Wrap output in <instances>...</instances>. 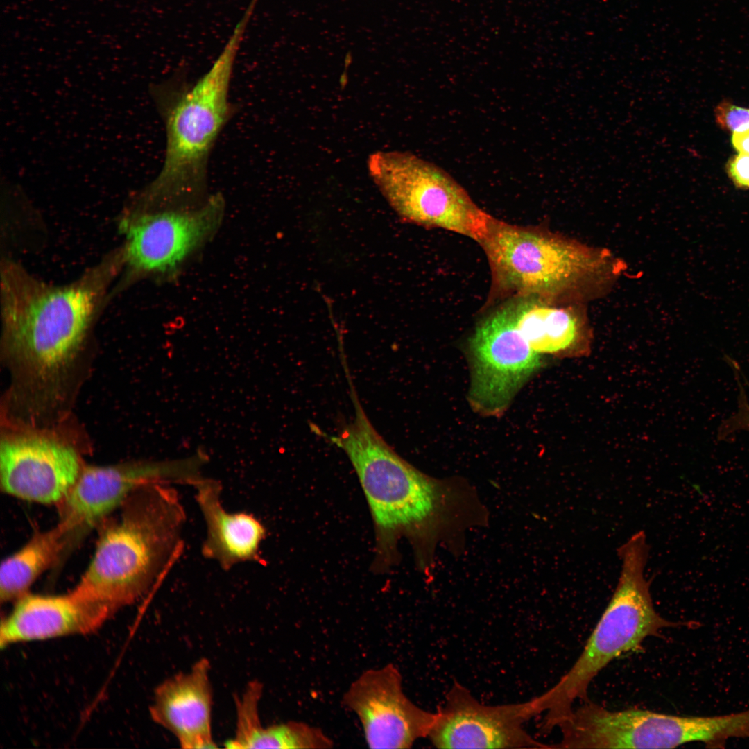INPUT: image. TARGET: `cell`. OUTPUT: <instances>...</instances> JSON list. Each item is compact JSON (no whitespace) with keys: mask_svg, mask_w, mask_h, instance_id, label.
I'll return each instance as SVG.
<instances>
[{"mask_svg":"<svg viewBox=\"0 0 749 749\" xmlns=\"http://www.w3.org/2000/svg\"><path fill=\"white\" fill-rule=\"evenodd\" d=\"M100 533L94 555L72 589L112 615L162 582L184 550L187 514L166 482L148 483L120 507Z\"/></svg>","mask_w":749,"mask_h":749,"instance_id":"cell-1","label":"cell"},{"mask_svg":"<svg viewBox=\"0 0 749 749\" xmlns=\"http://www.w3.org/2000/svg\"><path fill=\"white\" fill-rule=\"evenodd\" d=\"M537 716L532 700L487 705L465 687L455 682L427 738L438 748H551L535 739L525 729Z\"/></svg>","mask_w":749,"mask_h":749,"instance_id":"cell-9","label":"cell"},{"mask_svg":"<svg viewBox=\"0 0 749 749\" xmlns=\"http://www.w3.org/2000/svg\"><path fill=\"white\" fill-rule=\"evenodd\" d=\"M94 283L84 279L51 287L6 270V348L35 386L51 388L74 361L96 305L99 288Z\"/></svg>","mask_w":749,"mask_h":749,"instance_id":"cell-3","label":"cell"},{"mask_svg":"<svg viewBox=\"0 0 749 749\" xmlns=\"http://www.w3.org/2000/svg\"><path fill=\"white\" fill-rule=\"evenodd\" d=\"M210 671V662L200 658L189 671L166 678L155 689L150 716L183 749L217 748L212 732Z\"/></svg>","mask_w":749,"mask_h":749,"instance_id":"cell-14","label":"cell"},{"mask_svg":"<svg viewBox=\"0 0 749 749\" xmlns=\"http://www.w3.org/2000/svg\"><path fill=\"white\" fill-rule=\"evenodd\" d=\"M221 194L193 209L140 214L126 222L124 257L139 272L165 273L175 268L215 231L224 212Z\"/></svg>","mask_w":749,"mask_h":749,"instance_id":"cell-12","label":"cell"},{"mask_svg":"<svg viewBox=\"0 0 749 749\" xmlns=\"http://www.w3.org/2000/svg\"><path fill=\"white\" fill-rule=\"evenodd\" d=\"M252 15L244 12L216 60L194 84L160 95L166 153L159 175L144 191L146 201L173 204L204 191L211 150L230 116L231 78Z\"/></svg>","mask_w":749,"mask_h":749,"instance_id":"cell-4","label":"cell"},{"mask_svg":"<svg viewBox=\"0 0 749 749\" xmlns=\"http://www.w3.org/2000/svg\"><path fill=\"white\" fill-rule=\"evenodd\" d=\"M83 467L75 449L54 438L32 433L6 436L0 445L3 492L42 504L60 503Z\"/></svg>","mask_w":749,"mask_h":749,"instance_id":"cell-13","label":"cell"},{"mask_svg":"<svg viewBox=\"0 0 749 749\" xmlns=\"http://www.w3.org/2000/svg\"><path fill=\"white\" fill-rule=\"evenodd\" d=\"M515 312L517 329L536 353L571 357L587 354L588 342L569 311L524 302L515 305Z\"/></svg>","mask_w":749,"mask_h":749,"instance_id":"cell-18","label":"cell"},{"mask_svg":"<svg viewBox=\"0 0 749 749\" xmlns=\"http://www.w3.org/2000/svg\"><path fill=\"white\" fill-rule=\"evenodd\" d=\"M73 590L64 594H26L1 621V646L94 632L111 617Z\"/></svg>","mask_w":749,"mask_h":749,"instance_id":"cell-15","label":"cell"},{"mask_svg":"<svg viewBox=\"0 0 749 749\" xmlns=\"http://www.w3.org/2000/svg\"><path fill=\"white\" fill-rule=\"evenodd\" d=\"M369 172L389 204L404 219L440 227L481 243L492 217L447 172L411 153L377 152Z\"/></svg>","mask_w":749,"mask_h":749,"instance_id":"cell-6","label":"cell"},{"mask_svg":"<svg viewBox=\"0 0 749 749\" xmlns=\"http://www.w3.org/2000/svg\"><path fill=\"white\" fill-rule=\"evenodd\" d=\"M733 147L739 152L749 155V129L732 135Z\"/></svg>","mask_w":749,"mask_h":749,"instance_id":"cell-22","label":"cell"},{"mask_svg":"<svg viewBox=\"0 0 749 749\" xmlns=\"http://www.w3.org/2000/svg\"><path fill=\"white\" fill-rule=\"evenodd\" d=\"M727 173L739 189H749V155L742 153L732 156L726 165Z\"/></svg>","mask_w":749,"mask_h":749,"instance_id":"cell-21","label":"cell"},{"mask_svg":"<svg viewBox=\"0 0 749 749\" xmlns=\"http://www.w3.org/2000/svg\"><path fill=\"white\" fill-rule=\"evenodd\" d=\"M350 395L354 420L338 435L327 437L349 458L366 497L375 530L373 567L385 571L395 565L402 537L425 566L436 536L449 517L454 494L399 456L373 427L354 389Z\"/></svg>","mask_w":749,"mask_h":749,"instance_id":"cell-2","label":"cell"},{"mask_svg":"<svg viewBox=\"0 0 749 749\" xmlns=\"http://www.w3.org/2000/svg\"><path fill=\"white\" fill-rule=\"evenodd\" d=\"M480 243L499 283L526 295L558 292L598 262L587 250L561 239L493 218Z\"/></svg>","mask_w":749,"mask_h":749,"instance_id":"cell-7","label":"cell"},{"mask_svg":"<svg viewBox=\"0 0 749 749\" xmlns=\"http://www.w3.org/2000/svg\"><path fill=\"white\" fill-rule=\"evenodd\" d=\"M76 539L60 522L55 527L35 534L21 548L5 559L0 569V599L16 601L28 594L36 579L51 566Z\"/></svg>","mask_w":749,"mask_h":749,"instance_id":"cell-19","label":"cell"},{"mask_svg":"<svg viewBox=\"0 0 749 749\" xmlns=\"http://www.w3.org/2000/svg\"><path fill=\"white\" fill-rule=\"evenodd\" d=\"M472 381L469 399L473 408L499 415L541 365L517 327L515 306L488 316L476 328L470 343Z\"/></svg>","mask_w":749,"mask_h":749,"instance_id":"cell-8","label":"cell"},{"mask_svg":"<svg viewBox=\"0 0 749 749\" xmlns=\"http://www.w3.org/2000/svg\"><path fill=\"white\" fill-rule=\"evenodd\" d=\"M192 486L206 528L202 556L224 571L243 562L261 564V544L267 533L263 524L250 513L227 511L219 481L201 476Z\"/></svg>","mask_w":749,"mask_h":749,"instance_id":"cell-16","label":"cell"},{"mask_svg":"<svg viewBox=\"0 0 749 749\" xmlns=\"http://www.w3.org/2000/svg\"><path fill=\"white\" fill-rule=\"evenodd\" d=\"M714 117L719 126L734 133L749 129V109L723 101L715 108Z\"/></svg>","mask_w":749,"mask_h":749,"instance_id":"cell-20","label":"cell"},{"mask_svg":"<svg viewBox=\"0 0 749 749\" xmlns=\"http://www.w3.org/2000/svg\"><path fill=\"white\" fill-rule=\"evenodd\" d=\"M198 460L134 462L83 467L62 501L60 521L78 537L119 508L139 488L153 482L191 485L200 476Z\"/></svg>","mask_w":749,"mask_h":749,"instance_id":"cell-10","label":"cell"},{"mask_svg":"<svg viewBox=\"0 0 749 749\" xmlns=\"http://www.w3.org/2000/svg\"><path fill=\"white\" fill-rule=\"evenodd\" d=\"M617 552L621 562L617 585L581 654L553 687L532 699L537 714H545L543 732L557 728L576 700H588L591 682L612 660L639 651L647 637L664 628L693 627L665 619L655 610L644 573L648 546L643 531L633 534Z\"/></svg>","mask_w":749,"mask_h":749,"instance_id":"cell-5","label":"cell"},{"mask_svg":"<svg viewBox=\"0 0 749 749\" xmlns=\"http://www.w3.org/2000/svg\"><path fill=\"white\" fill-rule=\"evenodd\" d=\"M260 700L246 696L235 703L236 725L232 738L225 742L230 749L330 748L332 740L322 730L304 722L291 721L264 726L259 716Z\"/></svg>","mask_w":749,"mask_h":749,"instance_id":"cell-17","label":"cell"},{"mask_svg":"<svg viewBox=\"0 0 749 749\" xmlns=\"http://www.w3.org/2000/svg\"><path fill=\"white\" fill-rule=\"evenodd\" d=\"M343 703L359 719L371 748H410L428 737L436 719V712L406 696L402 675L391 664L362 673L345 692Z\"/></svg>","mask_w":749,"mask_h":749,"instance_id":"cell-11","label":"cell"}]
</instances>
